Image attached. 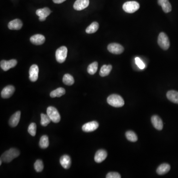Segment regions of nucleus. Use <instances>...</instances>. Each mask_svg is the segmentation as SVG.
<instances>
[{"instance_id": "30", "label": "nucleus", "mask_w": 178, "mask_h": 178, "mask_svg": "<svg viewBox=\"0 0 178 178\" xmlns=\"http://www.w3.org/2000/svg\"><path fill=\"white\" fill-rule=\"evenodd\" d=\"M41 124L43 126H47L52 121L47 114L44 115L43 113H41Z\"/></svg>"}, {"instance_id": "20", "label": "nucleus", "mask_w": 178, "mask_h": 178, "mask_svg": "<svg viewBox=\"0 0 178 178\" xmlns=\"http://www.w3.org/2000/svg\"><path fill=\"white\" fill-rule=\"evenodd\" d=\"M60 163L63 167L66 169L69 168L71 166V159L69 156L64 155L60 158Z\"/></svg>"}, {"instance_id": "33", "label": "nucleus", "mask_w": 178, "mask_h": 178, "mask_svg": "<svg viewBox=\"0 0 178 178\" xmlns=\"http://www.w3.org/2000/svg\"><path fill=\"white\" fill-rule=\"evenodd\" d=\"M135 62H136V63L137 65H138V68H140L141 69H143L145 68V64H144V63L142 61L140 58H135Z\"/></svg>"}, {"instance_id": "21", "label": "nucleus", "mask_w": 178, "mask_h": 178, "mask_svg": "<svg viewBox=\"0 0 178 178\" xmlns=\"http://www.w3.org/2000/svg\"><path fill=\"white\" fill-rule=\"evenodd\" d=\"M167 99L171 102L178 104V91L171 90L168 91L166 94Z\"/></svg>"}, {"instance_id": "12", "label": "nucleus", "mask_w": 178, "mask_h": 178, "mask_svg": "<svg viewBox=\"0 0 178 178\" xmlns=\"http://www.w3.org/2000/svg\"><path fill=\"white\" fill-rule=\"evenodd\" d=\"M15 91V88L13 86H7L2 91L1 96L4 99H8L12 96Z\"/></svg>"}, {"instance_id": "8", "label": "nucleus", "mask_w": 178, "mask_h": 178, "mask_svg": "<svg viewBox=\"0 0 178 178\" xmlns=\"http://www.w3.org/2000/svg\"><path fill=\"white\" fill-rule=\"evenodd\" d=\"M17 60L16 59H11L9 61L2 60L1 62L0 65L2 70L6 71L9 70L12 68L15 67L17 64Z\"/></svg>"}, {"instance_id": "9", "label": "nucleus", "mask_w": 178, "mask_h": 178, "mask_svg": "<svg viewBox=\"0 0 178 178\" xmlns=\"http://www.w3.org/2000/svg\"><path fill=\"white\" fill-rule=\"evenodd\" d=\"M99 126V123L97 122L93 121L84 124L82 129L85 132H91L98 129Z\"/></svg>"}, {"instance_id": "31", "label": "nucleus", "mask_w": 178, "mask_h": 178, "mask_svg": "<svg viewBox=\"0 0 178 178\" xmlns=\"http://www.w3.org/2000/svg\"><path fill=\"white\" fill-rule=\"evenodd\" d=\"M34 168L36 172H41L44 169V165L43 161L41 160H36L34 163Z\"/></svg>"}, {"instance_id": "5", "label": "nucleus", "mask_w": 178, "mask_h": 178, "mask_svg": "<svg viewBox=\"0 0 178 178\" xmlns=\"http://www.w3.org/2000/svg\"><path fill=\"white\" fill-rule=\"evenodd\" d=\"M68 55V49L65 46H62L57 49L55 52V58L58 63H62L65 62Z\"/></svg>"}, {"instance_id": "18", "label": "nucleus", "mask_w": 178, "mask_h": 178, "mask_svg": "<svg viewBox=\"0 0 178 178\" xmlns=\"http://www.w3.org/2000/svg\"><path fill=\"white\" fill-rule=\"evenodd\" d=\"M22 22L19 19H14L8 24V27L11 30H20L22 27Z\"/></svg>"}, {"instance_id": "35", "label": "nucleus", "mask_w": 178, "mask_h": 178, "mask_svg": "<svg viewBox=\"0 0 178 178\" xmlns=\"http://www.w3.org/2000/svg\"><path fill=\"white\" fill-rule=\"evenodd\" d=\"M53 1L54 2L55 4H59L64 2L66 0H53Z\"/></svg>"}, {"instance_id": "4", "label": "nucleus", "mask_w": 178, "mask_h": 178, "mask_svg": "<svg viewBox=\"0 0 178 178\" xmlns=\"http://www.w3.org/2000/svg\"><path fill=\"white\" fill-rule=\"evenodd\" d=\"M140 8V4L137 2L128 1L123 5V9L125 12L132 13L136 12Z\"/></svg>"}, {"instance_id": "13", "label": "nucleus", "mask_w": 178, "mask_h": 178, "mask_svg": "<svg viewBox=\"0 0 178 178\" xmlns=\"http://www.w3.org/2000/svg\"><path fill=\"white\" fill-rule=\"evenodd\" d=\"M89 3V0H76L74 4V9L77 11H81L88 7Z\"/></svg>"}, {"instance_id": "36", "label": "nucleus", "mask_w": 178, "mask_h": 178, "mask_svg": "<svg viewBox=\"0 0 178 178\" xmlns=\"http://www.w3.org/2000/svg\"><path fill=\"white\" fill-rule=\"evenodd\" d=\"M2 160L1 159V160H0V165H1L2 162Z\"/></svg>"}, {"instance_id": "28", "label": "nucleus", "mask_w": 178, "mask_h": 178, "mask_svg": "<svg viewBox=\"0 0 178 178\" xmlns=\"http://www.w3.org/2000/svg\"><path fill=\"white\" fill-rule=\"evenodd\" d=\"M98 68V63L95 62L91 63L88 66L87 71L90 74L94 75L96 73Z\"/></svg>"}, {"instance_id": "19", "label": "nucleus", "mask_w": 178, "mask_h": 178, "mask_svg": "<svg viewBox=\"0 0 178 178\" xmlns=\"http://www.w3.org/2000/svg\"><path fill=\"white\" fill-rule=\"evenodd\" d=\"M158 4L161 6L165 13H168L172 11V6L169 0H158Z\"/></svg>"}, {"instance_id": "22", "label": "nucleus", "mask_w": 178, "mask_h": 178, "mask_svg": "<svg viewBox=\"0 0 178 178\" xmlns=\"http://www.w3.org/2000/svg\"><path fill=\"white\" fill-rule=\"evenodd\" d=\"M170 166L167 163L162 164L157 168V173L159 175H163L167 173L170 170Z\"/></svg>"}, {"instance_id": "17", "label": "nucleus", "mask_w": 178, "mask_h": 178, "mask_svg": "<svg viewBox=\"0 0 178 178\" xmlns=\"http://www.w3.org/2000/svg\"><path fill=\"white\" fill-rule=\"evenodd\" d=\"M30 41L32 43L36 45H40L44 43L45 38L41 34H36L30 38Z\"/></svg>"}, {"instance_id": "26", "label": "nucleus", "mask_w": 178, "mask_h": 178, "mask_svg": "<svg viewBox=\"0 0 178 178\" xmlns=\"http://www.w3.org/2000/svg\"><path fill=\"white\" fill-rule=\"evenodd\" d=\"M63 82L64 84L68 86H71L74 83V79L73 76L69 74H66L63 77Z\"/></svg>"}, {"instance_id": "2", "label": "nucleus", "mask_w": 178, "mask_h": 178, "mask_svg": "<svg viewBox=\"0 0 178 178\" xmlns=\"http://www.w3.org/2000/svg\"><path fill=\"white\" fill-rule=\"evenodd\" d=\"M107 103L111 106L115 107H120L124 105V101L120 96L113 94L107 98Z\"/></svg>"}, {"instance_id": "6", "label": "nucleus", "mask_w": 178, "mask_h": 178, "mask_svg": "<svg viewBox=\"0 0 178 178\" xmlns=\"http://www.w3.org/2000/svg\"><path fill=\"white\" fill-rule=\"evenodd\" d=\"M47 113L52 121L56 123H59L60 121V115L55 107L53 106H49L48 107Z\"/></svg>"}, {"instance_id": "32", "label": "nucleus", "mask_w": 178, "mask_h": 178, "mask_svg": "<svg viewBox=\"0 0 178 178\" xmlns=\"http://www.w3.org/2000/svg\"><path fill=\"white\" fill-rule=\"evenodd\" d=\"M37 126L35 123H32L29 125L28 128V132L32 136H35L36 134Z\"/></svg>"}, {"instance_id": "27", "label": "nucleus", "mask_w": 178, "mask_h": 178, "mask_svg": "<svg viewBox=\"0 0 178 178\" xmlns=\"http://www.w3.org/2000/svg\"><path fill=\"white\" fill-rule=\"evenodd\" d=\"M49 141L48 137L46 135H44L41 137L39 142V146L42 148H46L49 147Z\"/></svg>"}, {"instance_id": "10", "label": "nucleus", "mask_w": 178, "mask_h": 178, "mask_svg": "<svg viewBox=\"0 0 178 178\" xmlns=\"http://www.w3.org/2000/svg\"><path fill=\"white\" fill-rule=\"evenodd\" d=\"M51 10L48 7H44L43 9H38L36 11V15L39 16V21H44L46 20L47 17H48L51 14Z\"/></svg>"}, {"instance_id": "11", "label": "nucleus", "mask_w": 178, "mask_h": 178, "mask_svg": "<svg viewBox=\"0 0 178 178\" xmlns=\"http://www.w3.org/2000/svg\"><path fill=\"white\" fill-rule=\"evenodd\" d=\"M29 79L32 82H36L38 78L39 68L36 64H33L29 69Z\"/></svg>"}, {"instance_id": "16", "label": "nucleus", "mask_w": 178, "mask_h": 178, "mask_svg": "<svg viewBox=\"0 0 178 178\" xmlns=\"http://www.w3.org/2000/svg\"><path fill=\"white\" fill-rule=\"evenodd\" d=\"M152 122L155 129L161 130L163 129V124L161 118L157 115H153L152 117Z\"/></svg>"}, {"instance_id": "1", "label": "nucleus", "mask_w": 178, "mask_h": 178, "mask_svg": "<svg viewBox=\"0 0 178 178\" xmlns=\"http://www.w3.org/2000/svg\"><path fill=\"white\" fill-rule=\"evenodd\" d=\"M20 154V152L16 148H10L8 151L5 152L1 155V159L5 163H9L13 159L17 157Z\"/></svg>"}, {"instance_id": "29", "label": "nucleus", "mask_w": 178, "mask_h": 178, "mask_svg": "<svg viewBox=\"0 0 178 178\" xmlns=\"http://www.w3.org/2000/svg\"><path fill=\"white\" fill-rule=\"evenodd\" d=\"M126 137L128 141H131L132 142H135L136 141H137L138 137L135 134V132L132 131H129L126 133Z\"/></svg>"}, {"instance_id": "25", "label": "nucleus", "mask_w": 178, "mask_h": 178, "mask_svg": "<svg viewBox=\"0 0 178 178\" xmlns=\"http://www.w3.org/2000/svg\"><path fill=\"white\" fill-rule=\"evenodd\" d=\"M65 94V89L63 88H59L55 89V90L53 91L50 93V96L52 98H55V97H60L63 96Z\"/></svg>"}, {"instance_id": "34", "label": "nucleus", "mask_w": 178, "mask_h": 178, "mask_svg": "<svg viewBox=\"0 0 178 178\" xmlns=\"http://www.w3.org/2000/svg\"><path fill=\"white\" fill-rule=\"evenodd\" d=\"M121 176L117 172H110L106 175V178H121Z\"/></svg>"}, {"instance_id": "14", "label": "nucleus", "mask_w": 178, "mask_h": 178, "mask_svg": "<svg viewBox=\"0 0 178 178\" xmlns=\"http://www.w3.org/2000/svg\"><path fill=\"white\" fill-rule=\"evenodd\" d=\"M107 156V152L104 149H100L97 151L95 155V161L96 163H101L106 159Z\"/></svg>"}, {"instance_id": "3", "label": "nucleus", "mask_w": 178, "mask_h": 178, "mask_svg": "<svg viewBox=\"0 0 178 178\" xmlns=\"http://www.w3.org/2000/svg\"><path fill=\"white\" fill-rule=\"evenodd\" d=\"M158 44L163 50H167L170 46L169 39L165 33L161 32L158 37Z\"/></svg>"}, {"instance_id": "15", "label": "nucleus", "mask_w": 178, "mask_h": 178, "mask_svg": "<svg viewBox=\"0 0 178 178\" xmlns=\"http://www.w3.org/2000/svg\"><path fill=\"white\" fill-rule=\"evenodd\" d=\"M21 112L18 111L17 112L14 113L9 120V124L12 127H15L18 125L19 123L20 118H21Z\"/></svg>"}, {"instance_id": "23", "label": "nucleus", "mask_w": 178, "mask_h": 178, "mask_svg": "<svg viewBox=\"0 0 178 178\" xmlns=\"http://www.w3.org/2000/svg\"><path fill=\"white\" fill-rule=\"evenodd\" d=\"M112 66L111 65H104L101 67L100 70V75L101 77H105L110 74L112 70Z\"/></svg>"}, {"instance_id": "7", "label": "nucleus", "mask_w": 178, "mask_h": 178, "mask_svg": "<svg viewBox=\"0 0 178 178\" xmlns=\"http://www.w3.org/2000/svg\"><path fill=\"white\" fill-rule=\"evenodd\" d=\"M107 49L111 53L113 54H121L124 51L123 46L117 43H111L108 44Z\"/></svg>"}, {"instance_id": "24", "label": "nucleus", "mask_w": 178, "mask_h": 178, "mask_svg": "<svg viewBox=\"0 0 178 178\" xmlns=\"http://www.w3.org/2000/svg\"><path fill=\"white\" fill-rule=\"evenodd\" d=\"M99 28V24L97 22H94L86 29V32L88 34H92L98 31Z\"/></svg>"}]
</instances>
